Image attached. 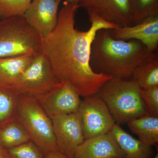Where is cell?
Here are the masks:
<instances>
[{
	"instance_id": "cell-13",
	"label": "cell",
	"mask_w": 158,
	"mask_h": 158,
	"mask_svg": "<svg viewBox=\"0 0 158 158\" xmlns=\"http://www.w3.org/2000/svg\"><path fill=\"white\" fill-rule=\"evenodd\" d=\"M74 158H125L111 132L85 139L77 148Z\"/></svg>"
},
{
	"instance_id": "cell-14",
	"label": "cell",
	"mask_w": 158,
	"mask_h": 158,
	"mask_svg": "<svg viewBox=\"0 0 158 158\" xmlns=\"http://www.w3.org/2000/svg\"><path fill=\"white\" fill-rule=\"evenodd\" d=\"M111 132L124 153L125 158H150L151 156V147L134 138L119 125L115 123Z\"/></svg>"
},
{
	"instance_id": "cell-16",
	"label": "cell",
	"mask_w": 158,
	"mask_h": 158,
	"mask_svg": "<svg viewBox=\"0 0 158 158\" xmlns=\"http://www.w3.org/2000/svg\"><path fill=\"white\" fill-rule=\"evenodd\" d=\"M127 124L142 143L151 147L157 145L158 116L146 115L133 119Z\"/></svg>"
},
{
	"instance_id": "cell-24",
	"label": "cell",
	"mask_w": 158,
	"mask_h": 158,
	"mask_svg": "<svg viewBox=\"0 0 158 158\" xmlns=\"http://www.w3.org/2000/svg\"><path fill=\"white\" fill-rule=\"evenodd\" d=\"M44 158H69L59 151L52 152L44 155Z\"/></svg>"
},
{
	"instance_id": "cell-28",
	"label": "cell",
	"mask_w": 158,
	"mask_h": 158,
	"mask_svg": "<svg viewBox=\"0 0 158 158\" xmlns=\"http://www.w3.org/2000/svg\"><path fill=\"white\" fill-rule=\"evenodd\" d=\"M153 158H158V153H157L156 155L154 157H153Z\"/></svg>"
},
{
	"instance_id": "cell-9",
	"label": "cell",
	"mask_w": 158,
	"mask_h": 158,
	"mask_svg": "<svg viewBox=\"0 0 158 158\" xmlns=\"http://www.w3.org/2000/svg\"><path fill=\"white\" fill-rule=\"evenodd\" d=\"M78 5L90 23L100 19L118 27L132 25L129 0H81Z\"/></svg>"
},
{
	"instance_id": "cell-1",
	"label": "cell",
	"mask_w": 158,
	"mask_h": 158,
	"mask_svg": "<svg viewBox=\"0 0 158 158\" xmlns=\"http://www.w3.org/2000/svg\"><path fill=\"white\" fill-rule=\"evenodd\" d=\"M78 5L66 2L58 12L56 25L48 36L42 38L41 52L60 83L67 84L85 98L98 92L112 77L95 72L90 64L91 45L97 32L117 27L101 19L94 20L86 31L76 28Z\"/></svg>"
},
{
	"instance_id": "cell-2",
	"label": "cell",
	"mask_w": 158,
	"mask_h": 158,
	"mask_svg": "<svg viewBox=\"0 0 158 158\" xmlns=\"http://www.w3.org/2000/svg\"><path fill=\"white\" fill-rule=\"evenodd\" d=\"M156 52L138 40L115 39L108 29H101L97 32L91 44L90 64L97 73L112 77L129 78L137 66Z\"/></svg>"
},
{
	"instance_id": "cell-10",
	"label": "cell",
	"mask_w": 158,
	"mask_h": 158,
	"mask_svg": "<svg viewBox=\"0 0 158 158\" xmlns=\"http://www.w3.org/2000/svg\"><path fill=\"white\" fill-rule=\"evenodd\" d=\"M80 97L69 85L60 83L53 90L37 100L51 118L77 112L82 102Z\"/></svg>"
},
{
	"instance_id": "cell-20",
	"label": "cell",
	"mask_w": 158,
	"mask_h": 158,
	"mask_svg": "<svg viewBox=\"0 0 158 158\" xmlns=\"http://www.w3.org/2000/svg\"><path fill=\"white\" fill-rule=\"evenodd\" d=\"M132 25L158 15V0H129Z\"/></svg>"
},
{
	"instance_id": "cell-11",
	"label": "cell",
	"mask_w": 158,
	"mask_h": 158,
	"mask_svg": "<svg viewBox=\"0 0 158 158\" xmlns=\"http://www.w3.org/2000/svg\"><path fill=\"white\" fill-rule=\"evenodd\" d=\"M59 3L55 0H33L23 16L41 38L48 36L56 25Z\"/></svg>"
},
{
	"instance_id": "cell-12",
	"label": "cell",
	"mask_w": 158,
	"mask_h": 158,
	"mask_svg": "<svg viewBox=\"0 0 158 158\" xmlns=\"http://www.w3.org/2000/svg\"><path fill=\"white\" fill-rule=\"evenodd\" d=\"M113 38L118 40H136L151 52L158 45V15L150 16L136 24L108 29Z\"/></svg>"
},
{
	"instance_id": "cell-17",
	"label": "cell",
	"mask_w": 158,
	"mask_h": 158,
	"mask_svg": "<svg viewBox=\"0 0 158 158\" xmlns=\"http://www.w3.org/2000/svg\"><path fill=\"white\" fill-rule=\"evenodd\" d=\"M132 78L141 89L158 86V57L156 52L140 63L133 71Z\"/></svg>"
},
{
	"instance_id": "cell-3",
	"label": "cell",
	"mask_w": 158,
	"mask_h": 158,
	"mask_svg": "<svg viewBox=\"0 0 158 158\" xmlns=\"http://www.w3.org/2000/svg\"><path fill=\"white\" fill-rule=\"evenodd\" d=\"M141 90L131 77H113L96 94L106 105L116 124L120 125L147 115Z\"/></svg>"
},
{
	"instance_id": "cell-4",
	"label": "cell",
	"mask_w": 158,
	"mask_h": 158,
	"mask_svg": "<svg viewBox=\"0 0 158 158\" xmlns=\"http://www.w3.org/2000/svg\"><path fill=\"white\" fill-rule=\"evenodd\" d=\"M41 42L23 16L0 20V58L37 55L41 52Z\"/></svg>"
},
{
	"instance_id": "cell-22",
	"label": "cell",
	"mask_w": 158,
	"mask_h": 158,
	"mask_svg": "<svg viewBox=\"0 0 158 158\" xmlns=\"http://www.w3.org/2000/svg\"><path fill=\"white\" fill-rule=\"evenodd\" d=\"M8 150L12 158H44V154L42 151L31 141Z\"/></svg>"
},
{
	"instance_id": "cell-27",
	"label": "cell",
	"mask_w": 158,
	"mask_h": 158,
	"mask_svg": "<svg viewBox=\"0 0 158 158\" xmlns=\"http://www.w3.org/2000/svg\"><path fill=\"white\" fill-rule=\"evenodd\" d=\"M55 1H56L57 3H58L59 4V3H60V2H61L62 0H55Z\"/></svg>"
},
{
	"instance_id": "cell-26",
	"label": "cell",
	"mask_w": 158,
	"mask_h": 158,
	"mask_svg": "<svg viewBox=\"0 0 158 158\" xmlns=\"http://www.w3.org/2000/svg\"><path fill=\"white\" fill-rule=\"evenodd\" d=\"M80 1L81 0H66V2L75 5H78Z\"/></svg>"
},
{
	"instance_id": "cell-18",
	"label": "cell",
	"mask_w": 158,
	"mask_h": 158,
	"mask_svg": "<svg viewBox=\"0 0 158 158\" xmlns=\"http://www.w3.org/2000/svg\"><path fill=\"white\" fill-rule=\"evenodd\" d=\"M29 141V133L17 118L0 127V145L6 149Z\"/></svg>"
},
{
	"instance_id": "cell-21",
	"label": "cell",
	"mask_w": 158,
	"mask_h": 158,
	"mask_svg": "<svg viewBox=\"0 0 158 158\" xmlns=\"http://www.w3.org/2000/svg\"><path fill=\"white\" fill-rule=\"evenodd\" d=\"M33 0H0V18L23 16Z\"/></svg>"
},
{
	"instance_id": "cell-23",
	"label": "cell",
	"mask_w": 158,
	"mask_h": 158,
	"mask_svg": "<svg viewBox=\"0 0 158 158\" xmlns=\"http://www.w3.org/2000/svg\"><path fill=\"white\" fill-rule=\"evenodd\" d=\"M141 95L147 115L158 116V86L141 89Z\"/></svg>"
},
{
	"instance_id": "cell-5",
	"label": "cell",
	"mask_w": 158,
	"mask_h": 158,
	"mask_svg": "<svg viewBox=\"0 0 158 158\" xmlns=\"http://www.w3.org/2000/svg\"><path fill=\"white\" fill-rule=\"evenodd\" d=\"M17 118L29 133L31 141L39 148L44 155L59 151L52 120L37 100L18 96Z\"/></svg>"
},
{
	"instance_id": "cell-6",
	"label": "cell",
	"mask_w": 158,
	"mask_h": 158,
	"mask_svg": "<svg viewBox=\"0 0 158 158\" xmlns=\"http://www.w3.org/2000/svg\"><path fill=\"white\" fill-rule=\"evenodd\" d=\"M60 83L48 60L41 52L34 56L27 68L17 80L12 85L7 86L18 96L37 100L53 90Z\"/></svg>"
},
{
	"instance_id": "cell-19",
	"label": "cell",
	"mask_w": 158,
	"mask_h": 158,
	"mask_svg": "<svg viewBox=\"0 0 158 158\" xmlns=\"http://www.w3.org/2000/svg\"><path fill=\"white\" fill-rule=\"evenodd\" d=\"M18 98L7 85L0 84V127L17 119Z\"/></svg>"
},
{
	"instance_id": "cell-7",
	"label": "cell",
	"mask_w": 158,
	"mask_h": 158,
	"mask_svg": "<svg viewBox=\"0 0 158 158\" xmlns=\"http://www.w3.org/2000/svg\"><path fill=\"white\" fill-rule=\"evenodd\" d=\"M85 139L111 132L116 122L97 94L84 98L79 108Z\"/></svg>"
},
{
	"instance_id": "cell-25",
	"label": "cell",
	"mask_w": 158,
	"mask_h": 158,
	"mask_svg": "<svg viewBox=\"0 0 158 158\" xmlns=\"http://www.w3.org/2000/svg\"><path fill=\"white\" fill-rule=\"evenodd\" d=\"M0 158H12L8 150L0 145Z\"/></svg>"
},
{
	"instance_id": "cell-15",
	"label": "cell",
	"mask_w": 158,
	"mask_h": 158,
	"mask_svg": "<svg viewBox=\"0 0 158 158\" xmlns=\"http://www.w3.org/2000/svg\"><path fill=\"white\" fill-rule=\"evenodd\" d=\"M34 56L27 55L0 58V84H13L27 68Z\"/></svg>"
},
{
	"instance_id": "cell-8",
	"label": "cell",
	"mask_w": 158,
	"mask_h": 158,
	"mask_svg": "<svg viewBox=\"0 0 158 158\" xmlns=\"http://www.w3.org/2000/svg\"><path fill=\"white\" fill-rule=\"evenodd\" d=\"M51 119L59 151L69 158H74L77 148L85 140L78 111Z\"/></svg>"
}]
</instances>
